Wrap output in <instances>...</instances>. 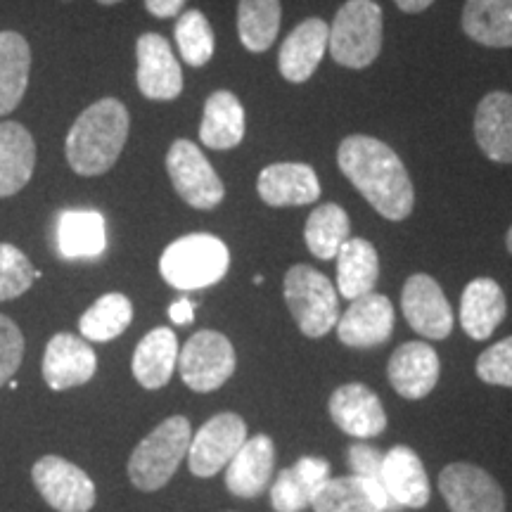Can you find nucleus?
Instances as JSON below:
<instances>
[{
	"label": "nucleus",
	"instance_id": "1",
	"mask_svg": "<svg viewBox=\"0 0 512 512\" xmlns=\"http://www.w3.org/2000/svg\"><path fill=\"white\" fill-rule=\"evenodd\" d=\"M337 164L370 207L389 221L413 214L415 190L406 166L389 145L373 136H349L339 143Z\"/></svg>",
	"mask_w": 512,
	"mask_h": 512
},
{
	"label": "nucleus",
	"instance_id": "2",
	"mask_svg": "<svg viewBox=\"0 0 512 512\" xmlns=\"http://www.w3.org/2000/svg\"><path fill=\"white\" fill-rule=\"evenodd\" d=\"M126 105L117 98H102L79 114L67 133L64 155L79 176H102L119 162L128 140Z\"/></svg>",
	"mask_w": 512,
	"mask_h": 512
},
{
	"label": "nucleus",
	"instance_id": "3",
	"mask_svg": "<svg viewBox=\"0 0 512 512\" xmlns=\"http://www.w3.org/2000/svg\"><path fill=\"white\" fill-rule=\"evenodd\" d=\"M230 268L226 242L209 233H190L171 242L159 259V273L176 290H204Z\"/></svg>",
	"mask_w": 512,
	"mask_h": 512
},
{
	"label": "nucleus",
	"instance_id": "4",
	"mask_svg": "<svg viewBox=\"0 0 512 512\" xmlns=\"http://www.w3.org/2000/svg\"><path fill=\"white\" fill-rule=\"evenodd\" d=\"M192 439L190 422L171 415L133 448L128 458V479L140 491H157L176 475L181 460L188 456Z\"/></svg>",
	"mask_w": 512,
	"mask_h": 512
},
{
	"label": "nucleus",
	"instance_id": "5",
	"mask_svg": "<svg viewBox=\"0 0 512 512\" xmlns=\"http://www.w3.org/2000/svg\"><path fill=\"white\" fill-rule=\"evenodd\" d=\"M332 60L349 69H366L382 50V8L375 0H347L330 27Z\"/></svg>",
	"mask_w": 512,
	"mask_h": 512
},
{
	"label": "nucleus",
	"instance_id": "6",
	"mask_svg": "<svg viewBox=\"0 0 512 512\" xmlns=\"http://www.w3.org/2000/svg\"><path fill=\"white\" fill-rule=\"evenodd\" d=\"M283 294L287 309L306 337H325L339 320L335 285L316 268L297 264L285 273Z\"/></svg>",
	"mask_w": 512,
	"mask_h": 512
},
{
	"label": "nucleus",
	"instance_id": "7",
	"mask_svg": "<svg viewBox=\"0 0 512 512\" xmlns=\"http://www.w3.org/2000/svg\"><path fill=\"white\" fill-rule=\"evenodd\" d=\"M235 349L226 335L216 330L195 332L178 354V370L185 387L207 394L223 387L235 373Z\"/></svg>",
	"mask_w": 512,
	"mask_h": 512
},
{
	"label": "nucleus",
	"instance_id": "8",
	"mask_svg": "<svg viewBox=\"0 0 512 512\" xmlns=\"http://www.w3.org/2000/svg\"><path fill=\"white\" fill-rule=\"evenodd\" d=\"M166 174L178 197L195 209H214L226 197V185L204 157V152L190 140H176L166 152Z\"/></svg>",
	"mask_w": 512,
	"mask_h": 512
},
{
	"label": "nucleus",
	"instance_id": "9",
	"mask_svg": "<svg viewBox=\"0 0 512 512\" xmlns=\"http://www.w3.org/2000/svg\"><path fill=\"white\" fill-rule=\"evenodd\" d=\"M247 441V422L235 413H219L190 439L188 465L195 477H214Z\"/></svg>",
	"mask_w": 512,
	"mask_h": 512
},
{
	"label": "nucleus",
	"instance_id": "10",
	"mask_svg": "<svg viewBox=\"0 0 512 512\" xmlns=\"http://www.w3.org/2000/svg\"><path fill=\"white\" fill-rule=\"evenodd\" d=\"M38 494L57 512H91L95 505L93 479L60 456L41 458L31 470Z\"/></svg>",
	"mask_w": 512,
	"mask_h": 512
},
{
	"label": "nucleus",
	"instance_id": "11",
	"mask_svg": "<svg viewBox=\"0 0 512 512\" xmlns=\"http://www.w3.org/2000/svg\"><path fill=\"white\" fill-rule=\"evenodd\" d=\"M439 489L451 512H505L503 489L477 465L451 463L444 467Z\"/></svg>",
	"mask_w": 512,
	"mask_h": 512
},
{
	"label": "nucleus",
	"instance_id": "12",
	"mask_svg": "<svg viewBox=\"0 0 512 512\" xmlns=\"http://www.w3.org/2000/svg\"><path fill=\"white\" fill-rule=\"evenodd\" d=\"M401 309L408 325L425 339H446L453 330V309L432 275L415 273L401 292Z\"/></svg>",
	"mask_w": 512,
	"mask_h": 512
},
{
	"label": "nucleus",
	"instance_id": "13",
	"mask_svg": "<svg viewBox=\"0 0 512 512\" xmlns=\"http://www.w3.org/2000/svg\"><path fill=\"white\" fill-rule=\"evenodd\" d=\"M136 81L147 100L169 102L183 91V72L171 43L159 34H143L136 43Z\"/></svg>",
	"mask_w": 512,
	"mask_h": 512
},
{
	"label": "nucleus",
	"instance_id": "14",
	"mask_svg": "<svg viewBox=\"0 0 512 512\" xmlns=\"http://www.w3.org/2000/svg\"><path fill=\"white\" fill-rule=\"evenodd\" d=\"M335 328L344 347H380L394 332V306L384 294L368 292L351 302L347 313L339 316Z\"/></svg>",
	"mask_w": 512,
	"mask_h": 512
},
{
	"label": "nucleus",
	"instance_id": "15",
	"mask_svg": "<svg viewBox=\"0 0 512 512\" xmlns=\"http://www.w3.org/2000/svg\"><path fill=\"white\" fill-rule=\"evenodd\" d=\"M330 418L344 434L356 439L380 437L387 430V413H384L380 396L361 382H349L337 387L328 403Z\"/></svg>",
	"mask_w": 512,
	"mask_h": 512
},
{
	"label": "nucleus",
	"instance_id": "16",
	"mask_svg": "<svg viewBox=\"0 0 512 512\" xmlns=\"http://www.w3.org/2000/svg\"><path fill=\"white\" fill-rule=\"evenodd\" d=\"M380 482L392 508H425L430 503V479L418 453L408 446H394L384 453Z\"/></svg>",
	"mask_w": 512,
	"mask_h": 512
},
{
	"label": "nucleus",
	"instance_id": "17",
	"mask_svg": "<svg viewBox=\"0 0 512 512\" xmlns=\"http://www.w3.org/2000/svg\"><path fill=\"white\" fill-rule=\"evenodd\" d=\"M439 354L427 342H406L389 358L387 375L394 392L408 401L425 399L437 387Z\"/></svg>",
	"mask_w": 512,
	"mask_h": 512
},
{
	"label": "nucleus",
	"instance_id": "18",
	"mask_svg": "<svg viewBox=\"0 0 512 512\" xmlns=\"http://www.w3.org/2000/svg\"><path fill=\"white\" fill-rule=\"evenodd\" d=\"M98 370V356L81 337L60 332L48 342L43 356V377L55 392L86 384Z\"/></svg>",
	"mask_w": 512,
	"mask_h": 512
},
{
	"label": "nucleus",
	"instance_id": "19",
	"mask_svg": "<svg viewBox=\"0 0 512 512\" xmlns=\"http://www.w3.org/2000/svg\"><path fill=\"white\" fill-rule=\"evenodd\" d=\"M259 197L268 207H304L318 202L320 183L309 164L280 162L266 166L256 181Z\"/></svg>",
	"mask_w": 512,
	"mask_h": 512
},
{
	"label": "nucleus",
	"instance_id": "20",
	"mask_svg": "<svg viewBox=\"0 0 512 512\" xmlns=\"http://www.w3.org/2000/svg\"><path fill=\"white\" fill-rule=\"evenodd\" d=\"M313 512H389L392 501L380 482L356 475L330 477L311 501Z\"/></svg>",
	"mask_w": 512,
	"mask_h": 512
},
{
	"label": "nucleus",
	"instance_id": "21",
	"mask_svg": "<svg viewBox=\"0 0 512 512\" xmlns=\"http://www.w3.org/2000/svg\"><path fill=\"white\" fill-rule=\"evenodd\" d=\"M328 38L330 29L323 19L311 17L299 24L280 46L278 67L283 79L290 83L309 81L328 50Z\"/></svg>",
	"mask_w": 512,
	"mask_h": 512
},
{
	"label": "nucleus",
	"instance_id": "22",
	"mask_svg": "<svg viewBox=\"0 0 512 512\" xmlns=\"http://www.w3.org/2000/svg\"><path fill=\"white\" fill-rule=\"evenodd\" d=\"M226 467V486L230 494L240 498H256L264 494L266 486L271 484L275 467V446L271 437L266 434L247 437Z\"/></svg>",
	"mask_w": 512,
	"mask_h": 512
},
{
	"label": "nucleus",
	"instance_id": "23",
	"mask_svg": "<svg viewBox=\"0 0 512 512\" xmlns=\"http://www.w3.org/2000/svg\"><path fill=\"white\" fill-rule=\"evenodd\" d=\"M330 479V463L306 456L287 470L278 472L271 486V505L275 512H302L311 505L316 491Z\"/></svg>",
	"mask_w": 512,
	"mask_h": 512
},
{
	"label": "nucleus",
	"instance_id": "24",
	"mask_svg": "<svg viewBox=\"0 0 512 512\" xmlns=\"http://www.w3.org/2000/svg\"><path fill=\"white\" fill-rule=\"evenodd\" d=\"M475 140L491 162L512 164V93L484 95L475 112Z\"/></svg>",
	"mask_w": 512,
	"mask_h": 512
},
{
	"label": "nucleus",
	"instance_id": "25",
	"mask_svg": "<svg viewBox=\"0 0 512 512\" xmlns=\"http://www.w3.org/2000/svg\"><path fill=\"white\" fill-rule=\"evenodd\" d=\"M36 169V143L27 126L0 121V197H12L31 181Z\"/></svg>",
	"mask_w": 512,
	"mask_h": 512
},
{
	"label": "nucleus",
	"instance_id": "26",
	"mask_svg": "<svg viewBox=\"0 0 512 512\" xmlns=\"http://www.w3.org/2000/svg\"><path fill=\"white\" fill-rule=\"evenodd\" d=\"M505 311V294L501 285L491 278H475L465 287L463 299H460V325L467 332V337L489 339L494 330L503 323Z\"/></svg>",
	"mask_w": 512,
	"mask_h": 512
},
{
	"label": "nucleus",
	"instance_id": "27",
	"mask_svg": "<svg viewBox=\"0 0 512 512\" xmlns=\"http://www.w3.org/2000/svg\"><path fill=\"white\" fill-rule=\"evenodd\" d=\"M107 247L105 216L93 209H64L57 216V252L64 259H98Z\"/></svg>",
	"mask_w": 512,
	"mask_h": 512
},
{
	"label": "nucleus",
	"instance_id": "28",
	"mask_svg": "<svg viewBox=\"0 0 512 512\" xmlns=\"http://www.w3.org/2000/svg\"><path fill=\"white\" fill-rule=\"evenodd\" d=\"M178 337L171 328H155L140 339L133 351V377L145 389H162L169 384L178 366Z\"/></svg>",
	"mask_w": 512,
	"mask_h": 512
},
{
	"label": "nucleus",
	"instance_id": "29",
	"mask_svg": "<svg viewBox=\"0 0 512 512\" xmlns=\"http://www.w3.org/2000/svg\"><path fill=\"white\" fill-rule=\"evenodd\" d=\"M245 107L230 91L211 93L204 102L200 124L202 145L211 150H233L245 138Z\"/></svg>",
	"mask_w": 512,
	"mask_h": 512
},
{
	"label": "nucleus",
	"instance_id": "30",
	"mask_svg": "<svg viewBox=\"0 0 512 512\" xmlns=\"http://www.w3.org/2000/svg\"><path fill=\"white\" fill-rule=\"evenodd\" d=\"M337 290L344 299L354 302L373 292L380 278V256L363 238H349L337 252Z\"/></svg>",
	"mask_w": 512,
	"mask_h": 512
},
{
	"label": "nucleus",
	"instance_id": "31",
	"mask_svg": "<svg viewBox=\"0 0 512 512\" xmlns=\"http://www.w3.org/2000/svg\"><path fill=\"white\" fill-rule=\"evenodd\" d=\"M31 48L17 31H0V117L15 112L29 86Z\"/></svg>",
	"mask_w": 512,
	"mask_h": 512
},
{
	"label": "nucleus",
	"instance_id": "32",
	"mask_svg": "<svg viewBox=\"0 0 512 512\" xmlns=\"http://www.w3.org/2000/svg\"><path fill=\"white\" fill-rule=\"evenodd\" d=\"M460 22L479 46L512 48V0H467Z\"/></svg>",
	"mask_w": 512,
	"mask_h": 512
},
{
	"label": "nucleus",
	"instance_id": "33",
	"mask_svg": "<svg viewBox=\"0 0 512 512\" xmlns=\"http://www.w3.org/2000/svg\"><path fill=\"white\" fill-rule=\"evenodd\" d=\"M351 221L349 214L339 204L328 202L320 204L311 211L309 221L304 226V240L309 252L316 259H335L339 247L349 240Z\"/></svg>",
	"mask_w": 512,
	"mask_h": 512
},
{
	"label": "nucleus",
	"instance_id": "34",
	"mask_svg": "<svg viewBox=\"0 0 512 512\" xmlns=\"http://www.w3.org/2000/svg\"><path fill=\"white\" fill-rule=\"evenodd\" d=\"M280 0H240L238 34L249 53H266L280 31Z\"/></svg>",
	"mask_w": 512,
	"mask_h": 512
},
{
	"label": "nucleus",
	"instance_id": "35",
	"mask_svg": "<svg viewBox=\"0 0 512 512\" xmlns=\"http://www.w3.org/2000/svg\"><path fill=\"white\" fill-rule=\"evenodd\" d=\"M133 320V304L126 294L110 292L100 297L79 320L81 335L91 342H110L119 337Z\"/></svg>",
	"mask_w": 512,
	"mask_h": 512
},
{
	"label": "nucleus",
	"instance_id": "36",
	"mask_svg": "<svg viewBox=\"0 0 512 512\" xmlns=\"http://www.w3.org/2000/svg\"><path fill=\"white\" fill-rule=\"evenodd\" d=\"M178 50L190 67H204L214 57V31L200 10H188L178 17L174 29Z\"/></svg>",
	"mask_w": 512,
	"mask_h": 512
},
{
	"label": "nucleus",
	"instance_id": "37",
	"mask_svg": "<svg viewBox=\"0 0 512 512\" xmlns=\"http://www.w3.org/2000/svg\"><path fill=\"white\" fill-rule=\"evenodd\" d=\"M36 278H41V271H36L29 256L15 245L0 242V302L22 297Z\"/></svg>",
	"mask_w": 512,
	"mask_h": 512
},
{
	"label": "nucleus",
	"instance_id": "38",
	"mask_svg": "<svg viewBox=\"0 0 512 512\" xmlns=\"http://www.w3.org/2000/svg\"><path fill=\"white\" fill-rule=\"evenodd\" d=\"M477 375L486 384L512 389V337H505L477 358Z\"/></svg>",
	"mask_w": 512,
	"mask_h": 512
},
{
	"label": "nucleus",
	"instance_id": "39",
	"mask_svg": "<svg viewBox=\"0 0 512 512\" xmlns=\"http://www.w3.org/2000/svg\"><path fill=\"white\" fill-rule=\"evenodd\" d=\"M24 356V335L15 320L0 313V387L12 380Z\"/></svg>",
	"mask_w": 512,
	"mask_h": 512
},
{
	"label": "nucleus",
	"instance_id": "40",
	"mask_svg": "<svg viewBox=\"0 0 512 512\" xmlns=\"http://www.w3.org/2000/svg\"><path fill=\"white\" fill-rule=\"evenodd\" d=\"M382 458H384L382 453L377 451L375 446L366 444V441H363V444H354L349 448V465H351V470H354L356 477L380 482Z\"/></svg>",
	"mask_w": 512,
	"mask_h": 512
},
{
	"label": "nucleus",
	"instance_id": "41",
	"mask_svg": "<svg viewBox=\"0 0 512 512\" xmlns=\"http://www.w3.org/2000/svg\"><path fill=\"white\" fill-rule=\"evenodd\" d=\"M185 0H145V10L157 19H169L183 12Z\"/></svg>",
	"mask_w": 512,
	"mask_h": 512
},
{
	"label": "nucleus",
	"instance_id": "42",
	"mask_svg": "<svg viewBox=\"0 0 512 512\" xmlns=\"http://www.w3.org/2000/svg\"><path fill=\"white\" fill-rule=\"evenodd\" d=\"M169 318L174 320L176 325L192 323V318H195V304H192L190 299H178V302L169 306Z\"/></svg>",
	"mask_w": 512,
	"mask_h": 512
},
{
	"label": "nucleus",
	"instance_id": "43",
	"mask_svg": "<svg viewBox=\"0 0 512 512\" xmlns=\"http://www.w3.org/2000/svg\"><path fill=\"white\" fill-rule=\"evenodd\" d=\"M394 3L396 8L406 12V15H418V12L430 8L434 0H394Z\"/></svg>",
	"mask_w": 512,
	"mask_h": 512
},
{
	"label": "nucleus",
	"instance_id": "44",
	"mask_svg": "<svg viewBox=\"0 0 512 512\" xmlns=\"http://www.w3.org/2000/svg\"><path fill=\"white\" fill-rule=\"evenodd\" d=\"M505 247H508V252L512 254V226L508 230V235H505Z\"/></svg>",
	"mask_w": 512,
	"mask_h": 512
},
{
	"label": "nucleus",
	"instance_id": "45",
	"mask_svg": "<svg viewBox=\"0 0 512 512\" xmlns=\"http://www.w3.org/2000/svg\"><path fill=\"white\" fill-rule=\"evenodd\" d=\"M100 5H117V3H121V0H98Z\"/></svg>",
	"mask_w": 512,
	"mask_h": 512
}]
</instances>
